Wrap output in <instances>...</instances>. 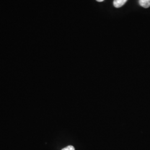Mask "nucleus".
<instances>
[{
  "label": "nucleus",
  "mask_w": 150,
  "mask_h": 150,
  "mask_svg": "<svg viewBox=\"0 0 150 150\" xmlns=\"http://www.w3.org/2000/svg\"><path fill=\"white\" fill-rule=\"evenodd\" d=\"M127 0H114L113 1V6L116 8H120L123 6Z\"/></svg>",
  "instance_id": "obj_1"
},
{
  "label": "nucleus",
  "mask_w": 150,
  "mask_h": 150,
  "mask_svg": "<svg viewBox=\"0 0 150 150\" xmlns=\"http://www.w3.org/2000/svg\"><path fill=\"white\" fill-rule=\"evenodd\" d=\"M139 5L145 8L150 7V0H139Z\"/></svg>",
  "instance_id": "obj_2"
},
{
  "label": "nucleus",
  "mask_w": 150,
  "mask_h": 150,
  "mask_svg": "<svg viewBox=\"0 0 150 150\" xmlns=\"http://www.w3.org/2000/svg\"><path fill=\"white\" fill-rule=\"evenodd\" d=\"M62 150H75V148L72 146H69L64 149H63Z\"/></svg>",
  "instance_id": "obj_3"
},
{
  "label": "nucleus",
  "mask_w": 150,
  "mask_h": 150,
  "mask_svg": "<svg viewBox=\"0 0 150 150\" xmlns=\"http://www.w3.org/2000/svg\"><path fill=\"white\" fill-rule=\"evenodd\" d=\"M96 1L97 2H103L105 0H96Z\"/></svg>",
  "instance_id": "obj_4"
}]
</instances>
